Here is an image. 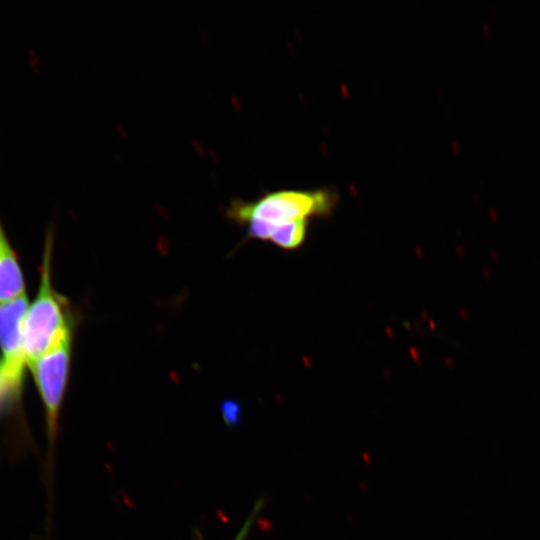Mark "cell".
Wrapping results in <instances>:
<instances>
[{"mask_svg":"<svg viewBox=\"0 0 540 540\" xmlns=\"http://www.w3.org/2000/svg\"><path fill=\"white\" fill-rule=\"evenodd\" d=\"M53 233L45 240L38 292L28 307L23 325V349L29 367L40 356L72 337L75 316L66 297L59 294L51 280Z\"/></svg>","mask_w":540,"mask_h":540,"instance_id":"1","label":"cell"},{"mask_svg":"<svg viewBox=\"0 0 540 540\" xmlns=\"http://www.w3.org/2000/svg\"><path fill=\"white\" fill-rule=\"evenodd\" d=\"M337 200V194L325 188L278 190L253 201L233 200L226 209V216L240 225L252 220L278 225L309 217L329 216Z\"/></svg>","mask_w":540,"mask_h":540,"instance_id":"2","label":"cell"},{"mask_svg":"<svg viewBox=\"0 0 540 540\" xmlns=\"http://www.w3.org/2000/svg\"><path fill=\"white\" fill-rule=\"evenodd\" d=\"M71 351L72 337L40 356L29 366L44 408L47 442L45 473L48 488L53 473L60 414L69 381Z\"/></svg>","mask_w":540,"mask_h":540,"instance_id":"3","label":"cell"},{"mask_svg":"<svg viewBox=\"0 0 540 540\" xmlns=\"http://www.w3.org/2000/svg\"><path fill=\"white\" fill-rule=\"evenodd\" d=\"M29 305L26 295L0 303V359L27 366L23 349V325Z\"/></svg>","mask_w":540,"mask_h":540,"instance_id":"4","label":"cell"},{"mask_svg":"<svg viewBox=\"0 0 540 540\" xmlns=\"http://www.w3.org/2000/svg\"><path fill=\"white\" fill-rule=\"evenodd\" d=\"M25 295L23 273L0 221V303Z\"/></svg>","mask_w":540,"mask_h":540,"instance_id":"5","label":"cell"},{"mask_svg":"<svg viewBox=\"0 0 540 540\" xmlns=\"http://www.w3.org/2000/svg\"><path fill=\"white\" fill-rule=\"evenodd\" d=\"M308 224V219H299L275 225L269 241L283 249H296L307 236Z\"/></svg>","mask_w":540,"mask_h":540,"instance_id":"6","label":"cell"},{"mask_svg":"<svg viewBox=\"0 0 540 540\" xmlns=\"http://www.w3.org/2000/svg\"><path fill=\"white\" fill-rule=\"evenodd\" d=\"M265 505L264 498H259L255 503L254 506L249 514V516L246 518L245 522L243 523L242 527L238 531L237 535L235 536L234 540H246V538L249 535V532L253 526V523L262 511L263 507Z\"/></svg>","mask_w":540,"mask_h":540,"instance_id":"7","label":"cell"},{"mask_svg":"<svg viewBox=\"0 0 540 540\" xmlns=\"http://www.w3.org/2000/svg\"><path fill=\"white\" fill-rule=\"evenodd\" d=\"M240 416V407L237 403L227 402L226 407H224V418L226 423L235 425L238 422Z\"/></svg>","mask_w":540,"mask_h":540,"instance_id":"8","label":"cell"}]
</instances>
